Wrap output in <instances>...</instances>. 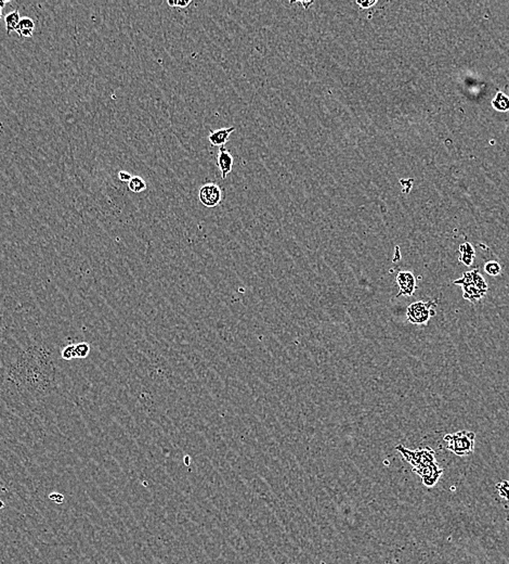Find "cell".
<instances>
[{
  "label": "cell",
  "mask_w": 509,
  "mask_h": 564,
  "mask_svg": "<svg viewBox=\"0 0 509 564\" xmlns=\"http://www.w3.org/2000/svg\"><path fill=\"white\" fill-rule=\"evenodd\" d=\"M52 365L50 353L41 346H32L12 364L9 379L28 393L45 395L55 379Z\"/></svg>",
  "instance_id": "cell-1"
},
{
  "label": "cell",
  "mask_w": 509,
  "mask_h": 564,
  "mask_svg": "<svg viewBox=\"0 0 509 564\" xmlns=\"http://www.w3.org/2000/svg\"><path fill=\"white\" fill-rule=\"evenodd\" d=\"M475 433L470 431H458L444 436L447 449L457 456H468L475 449Z\"/></svg>",
  "instance_id": "cell-2"
},
{
  "label": "cell",
  "mask_w": 509,
  "mask_h": 564,
  "mask_svg": "<svg viewBox=\"0 0 509 564\" xmlns=\"http://www.w3.org/2000/svg\"><path fill=\"white\" fill-rule=\"evenodd\" d=\"M435 302H415L407 307L406 317L411 323L425 324L436 315Z\"/></svg>",
  "instance_id": "cell-3"
},
{
  "label": "cell",
  "mask_w": 509,
  "mask_h": 564,
  "mask_svg": "<svg viewBox=\"0 0 509 564\" xmlns=\"http://www.w3.org/2000/svg\"><path fill=\"white\" fill-rule=\"evenodd\" d=\"M397 449L400 451L406 461H409L413 468H419L436 464V457L435 451L430 447H423L418 448L416 450H410L402 445L397 446Z\"/></svg>",
  "instance_id": "cell-4"
},
{
  "label": "cell",
  "mask_w": 509,
  "mask_h": 564,
  "mask_svg": "<svg viewBox=\"0 0 509 564\" xmlns=\"http://www.w3.org/2000/svg\"><path fill=\"white\" fill-rule=\"evenodd\" d=\"M200 202L208 209H214L220 204L222 199V191L218 185L214 182H207L204 185L199 192Z\"/></svg>",
  "instance_id": "cell-5"
},
{
  "label": "cell",
  "mask_w": 509,
  "mask_h": 564,
  "mask_svg": "<svg viewBox=\"0 0 509 564\" xmlns=\"http://www.w3.org/2000/svg\"><path fill=\"white\" fill-rule=\"evenodd\" d=\"M413 471H415L417 474H419V476L422 477L423 483L426 485L427 487H434L443 472L436 464L419 467V468H413Z\"/></svg>",
  "instance_id": "cell-6"
},
{
  "label": "cell",
  "mask_w": 509,
  "mask_h": 564,
  "mask_svg": "<svg viewBox=\"0 0 509 564\" xmlns=\"http://www.w3.org/2000/svg\"><path fill=\"white\" fill-rule=\"evenodd\" d=\"M396 280L400 289L398 296H411L415 292L416 278L411 271H400Z\"/></svg>",
  "instance_id": "cell-7"
},
{
  "label": "cell",
  "mask_w": 509,
  "mask_h": 564,
  "mask_svg": "<svg viewBox=\"0 0 509 564\" xmlns=\"http://www.w3.org/2000/svg\"><path fill=\"white\" fill-rule=\"evenodd\" d=\"M454 283L458 284V286L462 287L464 299L470 301L471 303L478 302L479 300H481L483 296L487 294L486 291H483L480 288H478L476 284L465 280L463 277L457 279V280H455Z\"/></svg>",
  "instance_id": "cell-8"
},
{
  "label": "cell",
  "mask_w": 509,
  "mask_h": 564,
  "mask_svg": "<svg viewBox=\"0 0 509 564\" xmlns=\"http://www.w3.org/2000/svg\"><path fill=\"white\" fill-rule=\"evenodd\" d=\"M233 164H234V159H233L230 151L224 149V147L219 148L218 157H217V165L220 169L221 178L225 179L232 171Z\"/></svg>",
  "instance_id": "cell-9"
},
{
  "label": "cell",
  "mask_w": 509,
  "mask_h": 564,
  "mask_svg": "<svg viewBox=\"0 0 509 564\" xmlns=\"http://www.w3.org/2000/svg\"><path fill=\"white\" fill-rule=\"evenodd\" d=\"M235 127H227V128H220L211 132L208 136V140L214 147H224V145L229 141L231 134L234 132Z\"/></svg>",
  "instance_id": "cell-10"
},
{
  "label": "cell",
  "mask_w": 509,
  "mask_h": 564,
  "mask_svg": "<svg viewBox=\"0 0 509 564\" xmlns=\"http://www.w3.org/2000/svg\"><path fill=\"white\" fill-rule=\"evenodd\" d=\"M35 31V22L28 16L21 17L19 25L15 28V32L19 34L20 37L28 38L32 37Z\"/></svg>",
  "instance_id": "cell-11"
},
{
  "label": "cell",
  "mask_w": 509,
  "mask_h": 564,
  "mask_svg": "<svg viewBox=\"0 0 509 564\" xmlns=\"http://www.w3.org/2000/svg\"><path fill=\"white\" fill-rule=\"evenodd\" d=\"M463 278L465 279V280L476 284L478 288H480L481 290L488 292V290H489L488 283L486 282V280H484L483 277L480 275L479 270L475 269V270H471V271H467L463 275Z\"/></svg>",
  "instance_id": "cell-12"
},
{
  "label": "cell",
  "mask_w": 509,
  "mask_h": 564,
  "mask_svg": "<svg viewBox=\"0 0 509 564\" xmlns=\"http://www.w3.org/2000/svg\"><path fill=\"white\" fill-rule=\"evenodd\" d=\"M493 109L499 112H508L509 111V97L504 92L499 91L495 98L492 100Z\"/></svg>",
  "instance_id": "cell-13"
},
{
  "label": "cell",
  "mask_w": 509,
  "mask_h": 564,
  "mask_svg": "<svg viewBox=\"0 0 509 564\" xmlns=\"http://www.w3.org/2000/svg\"><path fill=\"white\" fill-rule=\"evenodd\" d=\"M21 21V16L19 10H13L12 12L8 13L4 16V23H5V29H7V35L15 31V28L19 25Z\"/></svg>",
  "instance_id": "cell-14"
},
{
  "label": "cell",
  "mask_w": 509,
  "mask_h": 564,
  "mask_svg": "<svg viewBox=\"0 0 509 564\" xmlns=\"http://www.w3.org/2000/svg\"><path fill=\"white\" fill-rule=\"evenodd\" d=\"M146 187L147 186L145 180L139 176H134L128 182V188L130 189V191H133L135 193L143 192L146 189Z\"/></svg>",
  "instance_id": "cell-15"
},
{
  "label": "cell",
  "mask_w": 509,
  "mask_h": 564,
  "mask_svg": "<svg viewBox=\"0 0 509 564\" xmlns=\"http://www.w3.org/2000/svg\"><path fill=\"white\" fill-rule=\"evenodd\" d=\"M484 270H486L488 275L496 277L502 272V267L500 263L496 262V260H489V262L484 265Z\"/></svg>",
  "instance_id": "cell-16"
},
{
  "label": "cell",
  "mask_w": 509,
  "mask_h": 564,
  "mask_svg": "<svg viewBox=\"0 0 509 564\" xmlns=\"http://www.w3.org/2000/svg\"><path fill=\"white\" fill-rule=\"evenodd\" d=\"M90 353V345L88 343L82 342L75 344V355L76 358H86Z\"/></svg>",
  "instance_id": "cell-17"
},
{
  "label": "cell",
  "mask_w": 509,
  "mask_h": 564,
  "mask_svg": "<svg viewBox=\"0 0 509 564\" xmlns=\"http://www.w3.org/2000/svg\"><path fill=\"white\" fill-rule=\"evenodd\" d=\"M496 489H498L501 497L505 498L506 500H509V482H508V481H502V482L496 484Z\"/></svg>",
  "instance_id": "cell-18"
},
{
  "label": "cell",
  "mask_w": 509,
  "mask_h": 564,
  "mask_svg": "<svg viewBox=\"0 0 509 564\" xmlns=\"http://www.w3.org/2000/svg\"><path fill=\"white\" fill-rule=\"evenodd\" d=\"M62 358L63 359H67V360H71V359H74L76 358V355H75V344H71V345H68L65 347L63 351H62Z\"/></svg>",
  "instance_id": "cell-19"
},
{
  "label": "cell",
  "mask_w": 509,
  "mask_h": 564,
  "mask_svg": "<svg viewBox=\"0 0 509 564\" xmlns=\"http://www.w3.org/2000/svg\"><path fill=\"white\" fill-rule=\"evenodd\" d=\"M459 252L460 254H470V255H475V250H474V246H472L469 242H465L462 243V244L459 245Z\"/></svg>",
  "instance_id": "cell-20"
},
{
  "label": "cell",
  "mask_w": 509,
  "mask_h": 564,
  "mask_svg": "<svg viewBox=\"0 0 509 564\" xmlns=\"http://www.w3.org/2000/svg\"><path fill=\"white\" fill-rule=\"evenodd\" d=\"M191 0H176V1H171L169 0L168 4L170 7H179V8H187L188 5L191 4Z\"/></svg>",
  "instance_id": "cell-21"
},
{
  "label": "cell",
  "mask_w": 509,
  "mask_h": 564,
  "mask_svg": "<svg viewBox=\"0 0 509 564\" xmlns=\"http://www.w3.org/2000/svg\"><path fill=\"white\" fill-rule=\"evenodd\" d=\"M474 259H475V255H470V254H460L459 256L460 262L466 266H470L472 262H474Z\"/></svg>",
  "instance_id": "cell-22"
},
{
  "label": "cell",
  "mask_w": 509,
  "mask_h": 564,
  "mask_svg": "<svg viewBox=\"0 0 509 564\" xmlns=\"http://www.w3.org/2000/svg\"><path fill=\"white\" fill-rule=\"evenodd\" d=\"M131 178H133V176H131V174L128 173V171H126V170H121L118 173V179L123 181V182H129Z\"/></svg>",
  "instance_id": "cell-23"
},
{
  "label": "cell",
  "mask_w": 509,
  "mask_h": 564,
  "mask_svg": "<svg viewBox=\"0 0 509 564\" xmlns=\"http://www.w3.org/2000/svg\"><path fill=\"white\" fill-rule=\"evenodd\" d=\"M376 2H377L376 0H372V1H369V0H367V1H359V0H358V1H357V3L360 5L361 9H367V8L373 7L374 4H376Z\"/></svg>",
  "instance_id": "cell-24"
},
{
  "label": "cell",
  "mask_w": 509,
  "mask_h": 564,
  "mask_svg": "<svg viewBox=\"0 0 509 564\" xmlns=\"http://www.w3.org/2000/svg\"><path fill=\"white\" fill-rule=\"evenodd\" d=\"M49 498H50L51 500H53V501L57 502V503H62L63 500H64L63 495H61V494H56V492H55V494H51V495L49 496Z\"/></svg>",
  "instance_id": "cell-25"
},
{
  "label": "cell",
  "mask_w": 509,
  "mask_h": 564,
  "mask_svg": "<svg viewBox=\"0 0 509 564\" xmlns=\"http://www.w3.org/2000/svg\"><path fill=\"white\" fill-rule=\"evenodd\" d=\"M299 3L302 4V5H303V7H304V9H305V10H308V9H309V7H310V5H312V4H313V1H299Z\"/></svg>",
  "instance_id": "cell-26"
},
{
  "label": "cell",
  "mask_w": 509,
  "mask_h": 564,
  "mask_svg": "<svg viewBox=\"0 0 509 564\" xmlns=\"http://www.w3.org/2000/svg\"><path fill=\"white\" fill-rule=\"evenodd\" d=\"M5 3H7V1H2V0H0V19L2 17V9L5 5Z\"/></svg>",
  "instance_id": "cell-27"
}]
</instances>
